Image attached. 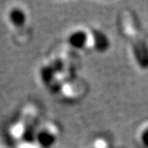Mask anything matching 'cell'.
I'll list each match as a JSON object with an SVG mask.
<instances>
[{"label":"cell","instance_id":"6da1fadb","mask_svg":"<svg viewBox=\"0 0 148 148\" xmlns=\"http://www.w3.org/2000/svg\"><path fill=\"white\" fill-rule=\"evenodd\" d=\"M125 32L126 35L130 38L131 43L133 45V49L136 55L138 62L140 63L141 67H148V48L145 42L143 40V37L138 33L136 25L133 24V21L129 19L125 21Z\"/></svg>","mask_w":148,"mask_h":148},{"label":"cell","instance_id":"7a4b0ae2","mask_svg":"<svg viewBox=\"0 0 148 148\" xmlns=\"http://www.w3.org/2000/svg\"><path fill=\"white\" fill-rule=\"evenodd\" d=\"M10 19L14 25L21 26L25 21V15L21 10L14 9V10H12L10 13Z\"/></svg>","mask_w":148,"mask_h":148}]
</instances>
